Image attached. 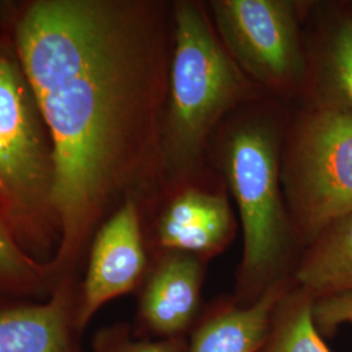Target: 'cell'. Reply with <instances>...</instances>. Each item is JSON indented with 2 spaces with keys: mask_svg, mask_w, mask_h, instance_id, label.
Here are the masks:
<instances>
[{
  "mask_svg": "<svg viewBox=\"0 0 352 352\" xmlns=\"http://www.w3.org/2000/svg\"><path fill=\"white\" fill-rule=\"evenodd\" d=\"M13 42L52 144L60 243L50 266L71 276L103 214L162 157L164 29L146 3L39 0Z\"/></svg>",
  "mask_w": 352,
  "mask_h": 352,
  "instance_id": "6da1fadb",
  "label": "cell"
},
{
  "mask_svg": "<svg viewBox=\"0 0 352 352\" xmlns=\"http://www.w3.org/2000/svg\"><path fill=\"white\" fill-rule=\"evenodd\" d=\"M174 21L162 160L179 177L196 167L215 126L250 97L253 85L199 4L177 3Z\"/></svg>",
  "mask_w": 352,
  "mask_h": 352,
  "instance_id": "7a4b0ae2",
  "label": "cell"
},
{
  "mask_svg": "<svg viewBox=\"0 0 352 352\" xmlns=\"http://www.w3.org/2000/svg\"><path fill=\"white\" fill-rule=\"evenodd\" d=\"M50 135L14 47L0 49V218L34 260L60 243ZM55 257V256H54Z\"/></svg>",
  "mask_w": 352,
  "mask_h": 352,
  "instance_id": "3957f363",
  "label": "cell"
},
{
  "mask_svg": "<svg viewBox=\"0 0 352 352\" xmlns=\"http://www.w3.org/2000/svg\"><path fill=\"white\" fill-rule=\"evenodd\" d=\"M225 173L244 235L232 298L251 305L273 286L292 280L299 260L300 244L282 201L274 131L263 123L239 126L227 142Z\"/></svg>",
  "mask_w": 352,
  "mask_h": 352,
  "instance_id": "277c9868",
  "label": "cell"
},
{
  "mask_svg": "<svg viewBox=\"0 0 352 352\" xmlns=\"http://www.w3.org/2000/svg\"><path fill=\"white\" fill-rule=\"evenodd\" d=\"M289 219L302 248L352 213V111L325 98L298 126L285 168Z\"/></svg>",
  "mask_w": 352,
  "mask_h": 352,
  "instance_id": "5b68a950",
  "label": "cell"
},
{
  "mask_svg": "<svg viewBox=\"0 0 352 352\" xmlns=\"http://www.w3.org/2000/svg\"><path fill=\"white\" fill-rule=\"evenodd\" d=\"M212 10L223 46L245 75L270 88L302 84L307 65L294 3L217 0Z\"/></svg>",
  "mask_w": 352,
  "mask_h": 352,
  "instance_id": "8992f818",
  "label": "cell"
},
{
  "mask_svg": "<svg viewBox=\"0 0 352 352\" xmlns=\"http://www.w3.org/2000/svg\"><path fill=\"white\" fill-rule=\"evenodd\" d=\"M151 269L139 209L132 199L102 225L89 253L80 287L78 324L82 330L106 302L140 289Z\"/></svg>",
  "mask_w": 352,
  "mask_h": 352,
  "instance_id": "52a82bcc",
  "label": "cell"
},
{
  "mask_svg": "<svg viewBox=\"0 0 352 352\" xmlns=\"http://www.w3.org/2000/svg\"><path fill=\"white\" fill-rule=\"evenodd\" d=\"M206 260L182 253H158L140 287L136 336L151 340H186L201 315Z\"/></svg>",
  "mask_w": 352,
  "mask_h": 352,
  "instance_id": "ba28073f",
  "label": "cell"
},
{
  "mask_svg": "<svg viewBox=\"0 0 352 352\" xmlns=\"http://www.w3.org/2000/svg\"><path fill=\"white\" fill-rule=\"evenodd\" d=\"M80 289L60 278L41 302L0 308V352H84L78 324Z\"/></svg>",
  "mask_w": 352,
  "mask_h": 352,
  "instance_id": "9c48e42d",
  "label": "cell"
},
{
  "mask_svg": "<svg viewBox=\"0 0 352 352\" xmlns=\"http://www.w3.org/2000/svg\"><path fill=\"white\" fill-rule=\"evenodd\" d=\"M235 231V218L223 193L188 188L160 217L154 244L158 253L182 252L209 261L226 250Z\"/></svg>",
  "mask_w": 352,
  "mask_h": 352,
  "instance_id": "30bf717a",
  "label": "cell"
},
{
  "mask_svg": "<svg viewBox=\"0 0 352 352\" xmlns=\"http://www.w3.org/2000/svg\"><path fill=\"white\" fill-rule=\"evenodd\" d=\"M292 285L294 280L280 282L251 305H241L234 298L205 304L184 340L183 352H260L278 300Z\"/></svg>",
  "mask_w": 352,
  "mask_h": 352,
  "instance_id": "8fae6325",
  "label": "cell"
},
{
  "mask_svg": "<svg viewBox=\"0 0 352 352\" xmlns=\"http://www.w3.org/2000/svg\"><path fill=\"white\" fill-rule=\"evenodd\" d=\"M292 280L315 300L352 292V213L330 223L304 248Z\"/></svg>",
  "mask_w": 352,
  "mask_h": 352,
  "instance_id": "7c38bea8",
  "label": "cell"
},
{
  "mask_svg": "<svg viewBox=\"0 0 352 352\" xmlns=\"http://www.w3.org/2000/svg\"><path fill=\"white\" fill-rule=\"evenodd\" d=\"M315 298L292 285L278 300L260 352H331L314 320Z\"/></svg>",
  "mask_w": 352,
  "mask_h": 352,
  "instance_id": "4fadbf2b",
  "label": "cell"
},
{
  "mask_svg": "<svg viewBox=\"0 0 352 352\" xmlns=\"http://www.w3.org/2000/svg\"><path fill=\"white\" fill-rule=\"evenodd\" d=\"M56 283L50 264L29 256L0 218V308L45 298Z\"/></svg>",
  "mask_w": 352,
  "mask_h": 352,
  "instance_id": "5bb4252c",
  "label": "cell"
},
{
  "mask_svg": "<svg viewBox=\"0 0 352 352\" xmlns=\"http://www.w3.org/2000/svg\"><path fill=\"white\" fill-rule=\"evenodd\" d=\"M327 94L352 111V17L337 26L329 45L327 59Z\"/></svg>",
  "mask_w": 352,
  "mask_h": 352,
  "instance_id": "9a60e30c",
  "label": "cell"
},
{
  "mask_svg": "<svg viewBox=\"0 0 352 352\" xmlns=\"http://www.w3.org/2000/svg\"><path fill=\"white\" fill-rule=\"evenodd\" d=\"M184 340H151L135 334L132 324L118 322L94 336L91 352H183Z\"/></svg>",
  "mask_w": 352,
  "mask_h": 352,
  "instance_id": "2e32d148",
  "label": "cell"
},
{
  "mask_svg": "<svg viewBox=\"0 0 352 352\" xmlns=\"http://www.w3.org/2000/svg\"><path fill=\"white\" fill-rule=\"evenodd\" d=\"M314 320L324 337L333 336L344 324H352V292L315 300Z\"/></svg>",
  "mask_w": 352,
  "mask_h": 352,
  "instance_id": "e0dca14e",
  "label": "cell"
}]
</instances>
